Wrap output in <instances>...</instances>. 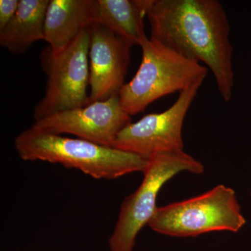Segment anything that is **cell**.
Here are the masks:
<instances>
[{
    "instance_id": "obj_1",
    "label": "cell",
    "mask_w": 251,
    "mask_h": 251,
    "mask_svg": "<svg viewBox=\"0 0 251 251\" xmlns=\"http://www.w3.org/2000/svg\"><path fill=\"white\" fill-rule=\"evenodd\" d=\"M148 16L151 36L183 56L210 69L225 101L234 86L233 48L229 24L218 0H152Z\"/></svg>"
},
{
    "instance_id": "obj_2",
    "label": "cell",
    "mask_w": 251,
    "mask_h": 251,
    "mask_svg": "<svg viewBox=\"0 0 251 251\" xmlns=\"http://www.w3.org/2000/svg\"><path fill=\"white\" fill-rule=\"evenodd\" d=\"M15 148L24 161L59 163L75 168L97 179H115L144 172L149 158L80 139L51 134L31 127L14 140Z\"/></svg>"
},
{
    "instance_id": "obj_3",
    "label": "cell",
    "mask_w": 251,
    "mask_h": 251,
    "mask_svg": "<svg viewBox=\"0 0 251 251\" xmlns=\"http://www.w3.org/2000/svg\"><path fill=\"white\" fill-rule=\"evenodd\" d=\"M141 64L134 77L119 92L120 104L130 117L155 100L203 82L207 67L185 58L148 36L140 44Z\"/></svg>"
},
{
    "instance_id": "obj_4",
    "label": "cell",
    "mask_w": 251,
    "mask_h": 251,
    "mask_svg": "<svg viewBox=\"0 0 251 251\" xmlns=\"http://www.w3.org/2000/svg\"><path fill=\"white\" fill-rule=\"evenodd\" d=\"M246 223L235 191L221 184L196 197L157 208L148 226L159 234L187 237L215 231L237 232Z\"/></svg>"
},
{
    "instance_id": "obj_5",
    "label": "cell",
    "mask_w": 251,
    "mask_h": 251,
    "mask_svg": "<svg viewBox=\"0 0 251 251\" xmlns=\"http://www.w3.org/2000/svg\"><path fill=\"white\" fill-rule=\"evenodd\" d=\"M204 173L202 163L184 151L157 153L149 157L144 179L135 192L126 198L108 241L110 251H133L140 231L157 209V196L167 181L181 172Z\"/></svg>"
},
{
    "instance_id": "obj_6",
    "label": "cell",
    "mask_w": 251,
    "mask_h": 251,
    "mask_svg": "<svg viewBox=\"0 0 251 251\" xmlns=\"http://www.w3.org/2000/svg\"><path fill=\"white\" fill-rule=\"evenodd\" d=\"M90 47L88 28L60 53L54 54L49 47L43 52L47 85L44 98L34 109L35 122L57 112L92 103L88 94Z\"/></svg>"
},
{
    "instance_id": "obj_7",
    "label": "cell",
    "mask_w": 251,
    "mask_h": 251,
    "mask_svg": "<svg viewBox=\"0 0 251 251\" xmlns=\"http://www.w3.org/2000/svg\"><path fill=\"white\" fill-rule=\"evenodd\" d=\"M202 82L179 92L177 100L165 111L148 114L120 132L113 148L149 158L157 153L184 151L185 117Z\"/></svg>"
},
{
    "instance_id": "obj_8",
    "label": "cell",
    "mask_w": 251,
    "mask_h": 251,
    "mask_svg": "<svg viewBox=\"0 0 251 251\" xmlns=\"http://www.w3.org/2000/svg\"><path fill=\"white\" fill-rule=\"evenodd\" d=\"M131 123L120 104L119 94L87 106L57 112L36 121L34 129L54 135L71 134L80 139L113 148L117 135Z\"/></svg>"
},
{
    "instance_id": "obj_9",
    "label": "cell",
    "mask_w": 251,
    "mask_h": 251,
    "mask_svg": "<svg viewBox=\"0 0 251 251\" xmlns=\"http://www.w3.org/2000/svg\"><path fill=\"white\" fill-rule=\"evenodd\" d=\"M89 29L90 98L93 103L119 94L125 85L133 46L99 23Z\"/></svg>"
},
{
    "instance_id": "obj_10",
    "label": "cell",
    "mask_w": 251,
    "mask_h": 251,
    "mask_svg": "<svg viewBox=\"0 0 251 251\" xmlns=\"http://www.w3.org/2000/svg\"><path fill=\"white\" fill-rule=\"evenodd\" d=\"M94 23V0H50L46 11L44 41L60 53Z\"/></svg>"
},
{
    "instance_id": "obj_11",
    "label": "cell",
    "mask_w": 251,
    "mask_h": 251,
    "mask_svg": "<svg viewBox=\"0 0 251 251\" xmlns=\"http://www.w3.org/2000/svg\"><path fill=\"white\" fill-rule=\"evenodd\" d=\"M152 0H94V23L129 43L140 46L146 37L144 20Z\"/></svg>"
},
{
    "instance_id": "obj_12",
    "label": "cell",
    "mask_w": 251,
    "mask_h": 251,
    "mask_svg": "<svg viewBox=\"0 0 251 251\" xmlns=\"http://www.w3.org/2000/svg\"><path fill=\"white\" fill-rule=\"evenodd\" d=\"M50 0H20L16 14L0 31V45L11 54L24 53L44 41L46 11Z\"/></svg>"
},
{
    "instance_id": "obj_13",
    "label": "cell",
    "mask_w": 251,
    "mask_h": 251,
    "mask_svg": "<svg viewBox=\"0 0 251 251\" xmlns=\"http://www.w3.org/2000/svg\"><path fill=\"white\" fill-rule=\"evenodd\" d=\"M19 4L20 0H0V31L14 18Z\"/></svg>"
}]
</instances>
